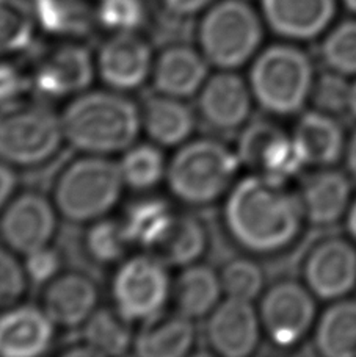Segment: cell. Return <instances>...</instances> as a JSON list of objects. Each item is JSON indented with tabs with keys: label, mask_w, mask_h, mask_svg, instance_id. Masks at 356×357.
<instances>
[{
	"label": "cell",
	"mask_w": 356,
	"mask_h": 357,
	"mask_svg": "<svg viewBox=\"0 0 356 357\" xmlns=\"http://www.w3.org/2000/svg\"><path fill=\"white\" fill-rule=\"evenodd\" d=\"M207 250V231L192 215H176L154 256L171 266H188L198 262Z\"/></svg>",
	"instance_id": "27"
},
{
	"label": "cell",
	"mask_w": 356,
	"mask_h": 357,
	"mask_svg": "<svg viewBox=\"0 0 356 357\" xmlns=\"http://www.w3.org/2000/svg\"><path fill=\"white\" fill-rule=\"evenodd\" d=\"M16 188L17 176L15 173V168L10 167L8 163L0 162V215H2L13 197H15Z\"/></svg>",
	"instance_id": "42"
},
{
	"label": "cell",
	"mask_w": 356,
	"mask_h": 357,
	"mask_svg": "<svg viewBox=\"0 0 356 357\" xmlns=\"http://www.w3.org/2000/svg\"><path fill=\"white\" fill-rule=\"evenodd\" d=\"M220 280L228 298L253 303L262 293L264 273L250 259H234L220 271Z\"/></svg>",
	"instance_id": "33"
},
{
	"label": "cell",
	"mask_w": 356,
	"mask_h": 357,
	"mask_svg": "<svg viewBox=\"0 0 356 357\" xmlns=\"http://www.w3.org/2000/svg\"><path fill=\"white\" fill-rule=\"evenodd\" d=\"M65 142L84 154L115 155L135 144L142 132V112L123 94L82 93L61 114Z\"/></svg>",
	"instance_id": "2"
},
{
	"label": "cell",
	"mask_w": 356,
	"mask_h": 357,
	"mask_svg": "<svg viewBox=\"0 0 356 357\" xmlns=\"http://www.w3.org/2000/svg\"><path fill=\"white\" fill-rule=\"evenodd\" d=\"M24 79L15 66L0 61V104L17 99L16 96L22 91Z\"/></svg>",
	"instance_id": "40"
},
{
	"label": "cell",
	"mask_w": 356,
	"mask_h": 357,
	"mask_svg": "<svg viewBox=\"0 0 356 357\" xmlns=\"http://www.w3.org/2000/svg\"><path fill=\"white\" fill-rule=\"evenodd\" d=\"M85 245L93 260L99 264H113L123 259L131 241L127 238L123 222L103 218L94 221L90 227Z\"/></svg>",
	"instance_id": "32"
},
{
	"label": "cell",
	"mask_w": 356,
	"mask_h": 357,
	"mask_svg": "<svg viewBox=\"0 0 356 357\" xmlns=\"http://www.w3.org/2000/svg\"><path fill=\"white\" fill-rule=\"evenodd\" d=\"M262 331L273 345L290 348L300 343L316 320V303L308 287L281 280L264 293L259 305Z\"/></svg>",
	"instance_id": "9"
},
{
	"label": "cell",
	"mask_w": 356,
	"mask_h": 357,
	"mask_svg": "<svg viewBox=\"0 0 356 357\" xmlns=\"http://www.w3.org/2000/svg\"><path fill=\"white\" fill-rule=\"evenodd\" d=\"M121 174L126 187L137 191L154 188L167 177V163L162 151L151 144H133L119 162Z\"/></svg>",
	"instance_id": "31"
},
{
	"label": "cell",
	"mask_w": 356,
	"mask_h": 357,
	"mask_svg": "<svg viewBox=\"0 0 356 357\" xmlns=\"http://www.w3.org/2000/svg\"><path fill=\"white\" fill-rule=\"evenodd\" d=\"M262 324L251 301L226 298L207 317V342L223 357H246L256 351Z\"/></svg>",
	"instance_id": "12"
},
{
	"label": "cell",
	"mask_w": 356,
	"mask_h": 357,
	"mask_svg": "<svg viewBox=\"0 0 356 357\" xmlns=\"http://www.w3.org/2000/svg\"><path fill=\"white\" fill-rule=\"evenodd\" d=\"M304 220L300 196L283 181L251 174L236 182L225 202V225L236 243L251 254H275L292 245Z\"/></svg>",
	"instance_id": "1"
},
{
	"label": "cell",
	"mask_w": 356,
	"mask_h": 357,
	"mask_svg": "<svg viewBox=\"0 0 356 357\" xmlns=\"http://www.w3.org/2000/svg\"><path fill=\"white\" fill-rule=\"evenodd\" d=\"M292 139L304 165L329 167L341 158L346 148L342 127L332 114L319 110L303 114L295 126Z\"/></svg>",
	"instance_id": "22"
},
{
	"label": "cell",
	"mask_w": 356,
	"mask_h": 357,
	"mask_svg": "<svg viewBox=\"0 0 356 357\" xmlns=\"http://www.w3.org/2000/svg\"><path fill=\"white\" fill-rule=\"evenodd\" d=\"M350 113L356 118V82L352 84V93H350Z\"/></svg>",
	"instance_id": "45"
},
{
	"label": "cell",
	"mask_w": 356,
	"mask_h": 357,
	"mask_svg": "<svg viewBox=\"0 0 356 357\" xmlns=\"http://www.w3.org/2000/svg\"><path fill=\"white\" fill-rule=\"evenodd\" d=\"M124 187L119 163L104 155L87 154L68 165L57 178L54 204L63 218L94 222L115 208Z\"/></svg>",
	"instance_id": "3"
},
{
	"label": "cell",
	"mask_w": 356,
	"mask_h": 357,
	"mask_svg": "<svg viewBox=\"0 0 356 357\" xmlns=\"http://www.w3.org/2000/svg\"><path fill=\"white\" fill-rule=\"evenodd\" d=\"M57 324L44 309L13 305L0 310V357H36L52 345Z\"/></svg>",
	"instance_id": "18"
},
{
	"label": "cell",
	"mask_w": 356,
	"mask_h": 357,
	"mask_svg": "<svg viewBox=\"0 0 356 357\" xmlns=\"http://www.w3.org/2000/svg\"><path fill=\"white\" fill-rule=\"evenodd\" d=\"M254 100L269 113L288 116L311 98L314 71L308 55L289 44H276L256 55L250 69Z\"/></svg>",
	"instance_id": "7"
},
{
	"label": "cell",
	"mask_w": 356,
	"mask_h": 357,
	"mask_svg": "<svg viewBox=\"0 0 356 357\" xmlns=\"http://www.w3.org/2000/svg\"><path fill=\"white\" fill-rule=\"evenodd\" d=\"M240 163L259 174L285 182L304 167L292 137L267 121L245 127L237 146Z\"/></svg>",
	"instance_id": "11"
},
{
	"label": "cell",
	"mask_w": 356,
	"mask_h": 357,
	"mask_svg": "<svg viewBox=\"0 0 356 357\" xmlns=\"http://www.w3.org/2000/svg\"><path fill=\"white\" fill-rule=\"evenodd\" d=\"M322 59L332 71L356 74V21H346L329 31L322 43Z\"/></svg>",
	"instance_id": "34"
},
{
	"label": "cell",
	"mask_w": 356,
	"mask_h": 357,
	"mask_svg": "<svg viewBox=\"0 0 356 357\" xmlns=\"http://www.w3.org/2000/svg\"><path fill=\"white\" fill-rule=\"evenodd\" d=\"M347 227H348V232H350L352 237L356 240V199H355V202L352 204V206L348 207Z\"/></svg>",
	"instance_id": "44"
},
{
	"label": "cell",
	"mask_w": 356,
	"mask_h": 357,
	"mask_svg": "<svg viewBox=\"0 0 356 357\" xmlns=\"http://www.w3.org/2000/svg\"><path fill=\"white\" fill-rule=\"evenodd\" d=\"M19 254L0 243V310L16 305L27 290V271Z\"/></svg>",
	"instance_id": "37"
},
{
	"label": "cell",
	"mask_w": 356,
	"mask_h": 357,
	"mask_svg": "<svg viewBox=\"0 0 356 357\" xmlns=\"http://www.w3.org/2000/svg\"><path fill=\"white\" fill-rule=\"evenodd\" d=\"M63 142L61 116L46 104L19 99L0 104V162L13 168L40 167Z\"/></svg>",
	"instance_id": "4"
},
{
	"label": "cell",
	"mask_w": 356,
	"mask_h": 357,
	"mask_svg": "<svg viewBox=\"0 0 356 357\" xmlns=\"http://www.w3.org/2000/svg\"><path fill=\"white\" fill-rule=\"evenodd\" d=\"M223 287L220 274L211 266L188 265L176 279L173 298L176 310L190 320H200L209 317L221 303Z\"/></svg>",
	"instance_id": "25"
},
{
	"label": "cell",
	"mask_w": 356,
	"mask_h": 357,
	"mask_svg": "<svg viewBox=\"0 0 356 357\" xmlns=\"http://www.w3.org/2000/svg\"><path fill=\"white\" fill-rule=\"evenodd\" d=\"M36 21L52 33H65L79 22L74 6L68 0H34Z\"/></svg>",
	"instance_id": "38"
},
{
	"label": "cell",
	"mask_w": 356,
	"mask_h": 357,
	"mask_svg": "<svg viewBox=\"0 0 356 357\" xmlns=\"http://www.w3.org/2000/svg\"><path fill=\"white\" fill-rule=\"evenodd\" d=\"M149 44L135 33H115L101 47L96 69L105 85L117 91H132L152 74Z\"/></svg>",
	"instance_id": "13"
},
{
	"label": "cell",
	"mask_w": 356,
	"mask_h": 357,
	"mask_svg": "<svg viewBox=\"0 0 356 357\" xmlns=\"http://www.w3.org/2000/svg\"><path fill=\"white\" fill-rule=\"evenodd\" d=\"M195 324L186 315L161 314L143 321L140 333L133 337V353L142 357H182L195 343Z\"/></svg>",
	"instance_id": "21"
},
{
	"label": "cell",
	"mask_w": 356,
	"mask_h": 357,
	"mask_svg": "<svg viewBox=\"0 0 356 357\" xmlns=\"http://www.w3.org/2000/svg\"><path fill=\"white\" fill-rule=\"evenodd\" d=\"M209 61L188 46L163 50L152 68V84L158 94L184 99L200 93L207 80Z\"/></svg>",
	"instance_id": "20"
},
{
	"label": "cell",
	"mask_w": 356,
	"mask_h": 357,
	"mask_svg": "<svg viewBox=\"0 0 356 357\" xmlns=\"http://www.w3.org/2000/svg\"><path fill=\"white\" fill-rule=\"evenodd\" d=\"M347 167L348 171L356 177V132L347 144Z\"/></svg>",
	"instance_id": "43"
},
{
	"label": "cell",
	"mask_w": 356,
	"mask_h": 357,
	"mask_svg": "<svg viewBox=\"0 0 356 357\" xmlns=\"http://www.w3.org/2000/svg\"><path fill=\"white\" fill-rule=\"evenodd\" d=\"M57 212L47 197L25 191L13 197L0 215V240L24 257L46 248L57 232Z\"/></svg>",
	"instance_id": "10"
},
{
	"label": "cell",
	"mask_w": 356,
	"mask_h": 357,
	"mask_svg": "<svg viewBox=\"0 0 356 357\" xmlns=\"http://www.w3.org/2000/svg\"><path fill=\"white\" fill-rule=\"evenodd\" d=\"M142 123L152 142L163 148L186 143L195 129L193 112L181 99L165 94L146 100Z\"/></svg>",
	"instance_id": "24"
},
{
	"label": "cell",
	"mask_w": 356,
	"mask_h": 357,
	"mask_svg": "<svg viewBox=\"0 0 356 357\" xmlns=\"http://www.w3.org/2000/svg\"><path fill=\"white\" fill-rule=\"evenodd\" d=\"M314 345L327 357H356V299H342L323 312Z\"/></svg>",
	"instance_id": "26"
},
{
	"label": "cell",
	"mask_w": 356,
	"mask_h": 357,
	"mask_svg": "<svg viewBox=\"0 0 356 357\" xmlns=\"http://www.w3.org/2000/svg\"><path fill=\"white\" fill-rule=\"evenodd\" d=\"M240 165L237 152L223 143L195 139L184 144L170 162L168 188L188 206H207L232 188Z\"/></svg>",
	"instance_id": "5"
},
{
	"label": "cell",
	"mask_w": 356,
	"mask_h": 357,
	"mask_svg": "<svg viewBox=\"0 0 356 357\" xmlns=\"http://www.w3.org/2000/svg\"><path fill=\"white\" fill-rule=\"evenodd\" d=\"M25 271L29 279L36 284H47L59 276L61 268V259L59 252L50 246L30 252L24 260Z\"/></svg>",
	"instance_id": "39"
},
{
	"label": "cell",
	"mask_w": 356,
	"mask_h": 357,
	"mask_svg": "<svg viewBox=\"0 0 356 357\" xmlns=\"http://www.w3.org/2000/svg\"><path fill=\"white\" fill-rule=\"evenodd\" d=\"M96 71V63L85 47L66 44L57 47L40 63L34 84L46 98H66L84 93Z\"/></svg>",
	"instance_id": "16"
},
{
	"label": "cell",
	"mask_w": 356,
	"mask_h": 357,
	"mask_svg": "<svg viewBox=\"0 0 356 357\" xmlns=\"http://www.w3.org/2000/svg\"><path fill=\"white\" fill-rule=\"evenodd\" d=\"M198 94L201 116L215 130H236L250 118L254 99L250 84L232 71L209 77Z\"/></svg>",
	"instance_id": "15"
},
{
	"label": "cell",
	"mask_w": 356,
	"mask_h": 357,
	"mask_svg": "<svg viewBox=\"0 0 356 357\" xmlns=\"http://www.w3.org/2000/svg\"><path fill=\"white\" fill-rule=\"evenodd\" d=\"M38 27L34 2L0 0V59L27 49Z\"/></svg>",
	"instance_id": "30"
},
{
	"label": "cell",
	"mask_w": 356,
	"mask_h": 357,
	"mask_svg": "<svg viewBox=\"0 0 356 357\" xmlns=\"http://www.w3.org/2000/svg\"><path fill=\"white\" fill-rule=\"evenodd\" d=\"M176 213L162 199H142L127 208L123 226L131 245L154 251L173 222Z\"/></svg>",
	"instance_id": "28"
},
{
	"label": "cell",
	"mask_w": 356,
	"mask_h": 357,
	"mask_svg": "<svg viewBox=\"0 0 356 357\" xmlns=\"http://www.w3.org/2000/svg\"><path fill=\"white\" fill-rule=\"evenodd\" d=\"M98 21L115 33H135L146 17L143 0H98Z\"/></svg>",
	"instance_id": "36"
},
{
	"label": "cell",
	"mask_w": 356,
	"mask_h": 357,
	"mask_svg": "<svg viewBox=\"0 0 356 357\" xmlns=\"http://www.w3.org/2000/svg\"><path fill=\"white\" fill-rule=\"evenodd\" d=\"M304 280L317 298L329 301L346 296L356 285V250L341 238L323 241L309 254Z\"/></svg>",
	"instance_id": "14"
},
{
	"label": "cell",
	"mask_w": 356,
	"mask_h": 357,
	"mask_svg": "<svg viewBox=\"0 0 356 357\" xmlns=\"http://www.w3.org/2000/svg\"><path fill=\"white\" fill-rule=\"evenodd\" d=\"M346 77L347 75L329 69L314 80L311 99L316 110L332 114V116L350 112L352 84H348Z\"/></svg>",
	"instance_id": "35"
},
{
	"label": "cell",
	"mask_w": 356,
	"mask_h": 357,
	"mask_svg": "<svg viewBox=\"0 0 356 357\" xmlns=\"http://www.w3.org/2000/svg\"><path fill=\"white\" fill-rule=\"evenodd\" d=\"M264 40L258 11L245 0H220L209 6L198 27L201 54L209 65L234 71L246 65Z\"/></svg>",
	"instance_id": "6"
},
{
	"label": "cell",
	"mask_w": 356,
	"mask_h": 357,
	"mask_svg": "<svg viewBox=\"0 0 356 357\" xmlns=\"http://www.w3.org/2000/svg\"><path fill=\"white\" fill-rule=\"evenodd\" d=\"M300 201L304 218L316 226H329L346 215L350 182L338 171H320L303 182Z\"/></svg>",
	"instance_id": "23"
},
{
	"label": "cell",
	"mask_w": 356,
	"mask_h": 357,
	"mask_svg": "<svg viewBox=\"0 0 356 357\" xmlns=\"http://www.w3.org/2000/svg\"><path fill=\"white\" fill-rule=\"evenodd\" d=\"M260 13L273 33L290 41L314 40L332 24L334 0H260Z\"/></svg>",
	"instance_id": "17"
},
{
	"label": "cell",
	"mask_w": 356,
	"mask_h": 357,
	"mask_svg": "<svg viewBox=\"0 0 356 357\" xmlns=\"http://www.w3.org/2000/svg\"><path fill=\"white\" fill-rule=\"evenodd\" d=\"M84 345L94 356L126 354L133 345L129 321L118 310L96 309L84 323Z\"/></svg>",
	"instance_id": "29"
},
{
	"label": "cell",
	"mask_w": 356,
	"mask_h": 357,
	"mask_svg": "<svg viewBox=\"0 0 356 357\" xmlns=\"http://www.w3.org/2000/svg\"><path fill=\"white\" fill-rule=\"evenodd\" d=\"M99 291L93 280L80 273H68L47 282L43 309L57 326L77 328L98 309Z\"/></svg>",
	"instance_id": "19"
},
{
	"label": "cell",
	"mask_w": 356,
	"mask_h": 357,
	"mask_svg": "<svg viewBox=\"0 0 356 357\" xmlns=\"http://www.w3.org/2000/svg\"><path fill=\"white\" fill-rule=\"evenodd\" d=\"M167 266L157 256H137L119 266L112 295L127 321H146L163 310L173 293Z\"/></svg>",
	"instance_id": "8"
},
{
	"label": "cell",
	"mask_w": 356,
	"mask_h": 357,
	"mask_svg": "<svg viewBox=\"0 0 356 357\" xmlns=\"http://www.w3.org/2000/svg\"><path fill=\"white\" fill-rule=\"evenodd\" d=\"M344 3L348 10L356 13V0H344Z\"/></svg>",
	"instance_id": "46"
},
{
	"label": "cell",
	"mask_w": 356,
	"mask_h": 357,
	"mask_svg": "<svg viewBox=\"0 0 356 357\" xmlns=\"http://www.w3.org/2000/svg\"><path fill=\"white\" fill-rule=\"evenodd\" d=\"M168 13L177 17H190L209 8L215 0H161Z\"/></svg>",
	"instance_id": "41"
}]
</instances>
